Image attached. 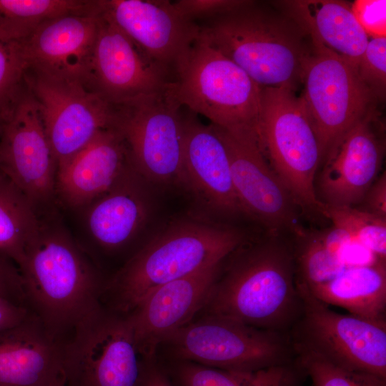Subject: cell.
I'll list each match as a JSON object with an SVG mask.
<instances>
[{"instance_id":"obj_1","label":"cell","mask_w":386,"mask_h":386,"mask_svg":"<svg viewBox=\"0 0 386 386\" xmlns=\"http://www.w3.org/2000/svg\"><path fill=\"white\" fill-rule=\"evenodd\" d=\"M287 234L268 232L232 252L202 309L204 316L288 333L300 315L302 299L294 242Z\"/></svg>"},{"instance_id":"obj_2","label":"cell","mask_w":386,"mask_h":386,"mask_svg":"<svg viewBox=\"0 0 386 386\" xmlns=\"http://www.w3.org/2000/svg\"><path fill=\"white\" fill-rule=\"evenodd\" d=\"M200 33L260 87L296 91L313 51L310 38L295 21L254 1L212 19Z\"/></svg>"},{"instance_id":"obj_3","label":"cell","mask_w":386,"mask_h":386,"mask_svg":"<svg viewBox=\"0 0 386 386\" xmlns=\"http://www.w3.org/2000/svg\"><path fill=\"white\" fill-rule=\"evenodd\" d=\"M247 241L244 232L229 225L194 219L169 224L115 277L112 290L117 309L132 312L157 287L223 262Z\"/></svg>"},{"instance_id":"obj_4","label":"cell","mask_w":386,"mask_h":386,"mask_svg":"<svg viewBox=\"0 0 386 386\" xmlns=\"http://www.w3.org/2000/svg\"><path fill=\"white\" fill-rule=\"evenodd\" d=\"M25 297L54 335L99 307V287L85 257L65 234L41 228L18 267Z\"/></svg>"},{"instance_id":"obj_5","label":"cell","mask_w":386,"mask_h":386,"mask_svg":"<svg viewBox=\"0 0 386 386\" xmlns=\"http://www.w3.org/2000/svg\"><path fill=\"white\" fill-rule=\"evenodd\" d=\"M256 133L269 166L302 214L327 218L315 177L322 154L300 96L286 87H261Z\"/></svg>"},{"instance_id":"obj_6","label":"cell","mask_w":386,"mask_h":386,"mask_svg":"<svg viewBox=\"0 0 386 386\" xmlns=\"http://www.w3.org/2000/svg\"><path fill=\"white\" fill-rule=\"evenodd\" d=\"M260 89L201 33L177 63L167 87L179 106L230 132L256 129Z\"/></svg>"},{"instance_id":"obj_7","label":"cell","mask_w":386,"mask_h":386,"mask_svg":"<svg viewBox=\"0 0 386 386\" xmlns=\"http://www.w3.org/2000/svg\"><path fill=\"white\" fill-rule=\"evenodd\" d=\"M160 345L186 362L226 370L255 371L297 362L288 333L214 316L190 322Z\"/></svg>"},{"instance_id":"obj_8","label":"cell","mask_w":386,"mask_h":386,"mask_svg":"<svg viewBox=\"0 0 386 386\" xmlns=\"http://www.w3.org/2000/svg\"><path fill=\"white\" fill-rule=\"evenodd\" d=\"M182 108L167 88L112 104V127L126 143L133 170L152 182L183 184Z\"/></svg>"},{"instance_id":"obj_9","label":"cell","mask_w":386,"mask_h":386,"mask_svg":"<svg viewBox=\"0 0 386 386\" xmlns=\"http://www.w3.org/2000/svg\"><path fill=\"white\" fill-rule=\"evenodd\" d=\"M297 287L302 309L288 332L295 354L386 379V324L338 313Z\"/></svg>"},{"instance_id":"obj_10","label":"cell","mask_w":386,"mask_h":386,"mask_svg":"<svg viewBox=\"0 0 386 386\" xmlns=\"http://www.w3.org/2000/svg\"><path fill=\"white\" fill-rule=\"evenodd\" d=\"M300 95L325 160L340 139L375 107L357 66L313 46L302 77Z\"/></svg>"},{"instance_id":"obj_11","label":"cell","mask_w":386,"mask_h":386,"mask_svg":"<svg viewBox=\"0 0 386 386\" xmlns=\"http://www.w3.org/2000/svg\"><path fill=\"white\" fill-rule=\"evenodd\" d=\"M25 79L39 105L57 167L112 126V104L82 82L29 69Z\"/></svg>"},{"instance_id":"obj_12","label":"cell","mask_w":386,"mask_h":386,"mask_svg":"<svg viewBox=\"0 0 386 386\" xmlns=\"http://www.w3.org/2000/svg\"><path fill=\"white\" fill-rule=\"evenodd\" d=\"M213 126L226 147L235 192L246 216L269 233L295 237L304 234L298 219L302 212L263 154L256 129L230 132Z\"/></svg>"},{"instance_id":"obj_13","label":"cell","mask_w":386,"mask_h":386,"mask_svg":"<svg viewBox=\"0 0 386 386\" xmlns=\"http://www.w3.org/2000/svg\"><path fill=\"white\" fill-rule=\"evenodd\" d=\"M74 329L64 350L65 370L78 372L88 386L139 385L143 355L127 318L107 316L99 307Z\"/></svg>"},{"instance_id":"obj_14","label":"cell","mask_w":386,"mask_h":386,"mask_svg":"<svg viewBox=\"0 0 386 386\" xmlns=\"http://www.w3.org/2000/svg\"><path fill=\"white\" fill-rule=\"evenodd\" d=\"M91 56L86 86L115 104L164 91L171 76L149 61L102 11Z\"/></svg>"},{"instance_id":"obj_15","label":"cell","mask_w":386,"mask_h":386,"mask_svg":"<svg viewBox=\"0 0 386 386\" xmlns=\"http://www.w3.org/2000/svg\"><path fill=\"white\" fill-rule=\"evenodd\" d=\"M57 165L39 105L28 88L0 135V172L30 202L47 199Z\"/></svg>"},{"instance_id":"obj_16","label":"cell","mask_w":386,"mask_h":386,"mask_svg":"<svg viewBox=\"0 0 386 386\" xmlns=\"http://www.w3.org/2000/svg\"><path fill=\"white\" fill-rule=\"evenodd\" d=\"M385 150L376 106L358 121L325 159L317 189L327 206L355 207L377 178Z\"/></svg>"},{"instance_id":"obj_17","label":"cell","mask_w":386,"mask_h":386,"mask_svg":"<svg viewBox=\"0 0 386 386\" xmlns=\"http://www.w3.org/2000/svg\"><path fill=\"white\" fill-rule=\"evenodd\" d=\"M102 11L153 64L172 79L174 67L200 33L167 0H99Z\"/></svg>"},{"instance_id":"obj_18","label":"cell","mask_w":386,"mask_h":386,"mask_svg":"<svg viewBox=\"0 0 386 386\" xmlns=\"http://www.w3.org/2000/svg\"><path fill=\"white\" fill-rule=\"evenodd\" d=\"M99 13L98 0H90L82 9L39 25L21 41L28 69L86 85Z\"/></svg>"},{"instance_id":"obj_19","label":"cell","mask_w":386,"mask_h":386,"mask_svg":"<svg viewBox=\"0 0 386 386\" xmlns=\"http://www.w3.org/2000/svg\"><path fill=\"white\" fill-rule=\"evenodd\" d=\"M224 261L157 287L132 311L127 320L143 356L152 358L169 335L202 310Z\"/></svg>"},{"instance_id":"obj_20","label":"cell","mask_w":386,"mask_h":386,"mask_svg":"<svg viewBox=\"0 0 386 386\" xmlns=\"http://www.w3.org/2000/svg\"><path fill=\"white\" fill-rule=\"evenodd\" d=\"M183 184L212 209L245 215L234 187L226 147L212 124L182 108Z\"/></svg>"},{"instance_id":"obj_21","label":"cell","mask_w":386,"mask_h":386,"mask_svg":"<svg viewBox=\"0 0 386 386\" xmlns=\"http://www.w3.org/2000/svg\"><path fill=\"white\" fill-rule=\"evenodd\" d=\"M132 168L126 143L111 126L57 167L55 187L66 204L81 207L109 190Z\"/></svg>"},{"instance_id":"obj_22","label":"cell","mask_w":386,"mask_h":386,"mask_svg":"<svg viewBox=\"0 0 386 386\" xmlns=\"http://www.w3.org/2000/svg\"><path fill=\"white\" fill-rule=\"evenodd\" d=\"M64 350L36 315L0 331V386H46L64 369Z\"/></svg>"},{"instance_id":"obj_23","label":"cell","mask_w":386,"mask_h":386,"mask_svg":"<svg viewBox=\"0 0 386 386\" xmlns=\"http://www.w3.org/2000/svg\"><path fill=\"white\" fill-rule=\"evenodd\" d=\"M276 4L309 36L314 47L357 66L370 38L350 4L339 0H292Z\"/></svg>"},{"instance_id":"obj_24","label":"cell","mask_w":386,"mask_h":386,"mask_svg":"<svg viewBox=\"0 0 386 386\" xmlns=\"http://www.w3.org/2000/svg\"><path fill=\"white\" fill-rule=\"evenodd\" d=\"M302 288L327 305L386 324V262L347 267L327 281Z\"/></svg>"},{"instance_id":"obj_25","label":"cell","mask_w":386,"mask_h":386,"mask_svg":"<svg viewBox=\"0 0 386 386\" xmlns=\"http://www.w3.org/2000/svg\"><path fill=\"white\" fill-rule=\"evenodd\" d=\"M127 172L95 199L87 214L91 234L104 248L115 249L127 243L147 219L144 199L134 184L124 179Z\"/></svg>"},{"instance_id":"obj_26","label":"cell","mask_w":386,"mask_h":386,"mask_svg":"<svg viewBox=\"0 0 386 386\" xmlns=\"http://www.w3.org/2000/svg\"><path fill=\"white\" fill-rule=\"evenodd\" d=\"M40 229L31 202L0 172V256L18 268Z\"/></svg>"},{"instance_id":"obj_27","label":"cell","mask_w":386,"mask_h":386,"mask_svg":"<svg viewBox=\"0 0 386 386\" xmlns=\"http://www.w3.org/2000/svg\"><path fill=\"white\" fill-rule=\"evenodd\" d=\"M300 372L297 363L234 371L185 362L179 367L177 376L182 386H296Z\"/></svg>"},{"instance_id":"obj_28","label":"cell","mask_w":386,"mask_h":386,"mask_svg":"<svg viewBox=\"0 0 386 386\" xmlns=\"http://www.w3.org/2000/svg\"><path fill=\"white\" fill-rule=\"evenodd\" d=\"M90 0H0V34L21 41L42 23L82 9Z\"/></svg>"},{"instance_id":"obj_29","label":"cell","mask_w":386,"mask_h":386,"mask_svg":"<svg viewBox=\"0 0 386 386\" xmlns=\"http://www.w3.org/2000/svg\"><path fill=\"white\" fill-rule=\"evenodd\" d=\"M295 262L297 287L324 282L347 267L345 259L324 242L321 232H306L295 237Z\"/></svg>"},{"instance_id":"obj_30","label":"cell","mask_w":386,"mask_h":386,"mask_svg":"<svg viewBox=\"0 0 386 386\" xmlns=\"http://www.w3.org/2000/svg\"><path fill=\"white\" fill-rule=\"evenodd\" d=\"M327 206V219L346 232L352 241L386 261V219L355 207Z\"/></svg>"},{"instance_id":"obj_31","label":"cell","mask_w":386,"mask_h":386,"mask_svg":"<svg viewBox=\"0 0 386 386\" xmlns=\"http://www.w3.org/2000/svg\"><path fill=\"white\" fill-rule=\"evenodd\" d=\"M28 69L21 41L0 34V118L6 121L27 90Z\"/></svg>"},{"instance_id":"obj_32","label":"cell","mask_w":386,"mask_h":386,"mask_svg":"<svg viewBox=\"0 0 386 386\" xmlns=\"http://www.w3.org/2000/svg\"><path fill=\"white\" fill-rule=\"evenodd\" d=\"M296 357L299 367L310 377L313 386H386L385 378L346 369L311 354L298 353Z\"/></svg>"},{"instance_id":"obj_33","label":"cell","mask_w":386,"mask_h":386,"mask_svg":"<svg viewBox=\"0 0 386 386\" xmlns=\"http://www.w3.org/2000/svg\"><path fill=\"white\" fill-rule=\"evenodd\" d=\"M358 75L374 99L386 96V37L370 38L357 66Z\"/></svg>"},{"instance_id":"obj_34","label":"cell","mask_w":386,"mask_h":386,"mask_svg":"<svg viewBox=\"0 0 386 386\" xmlns=\"http://www.w3.org/2000/svg\"><path fill=\"white\" fill-rule=\"evenodd\" d=\"M252 2L245 0H179L172 3L182 15L194 21L199 18H217Z\"/></svg>"},{"instance_id":"obj_35","label":"cell","mask_w":386,"mask_h":386,"mask_svg":"<svg viewBox=\"0 0 386 386\" xmlns=\"http://www.w3.org/2000/svg\"><path fill=\"white\" fill-rule=\"evenodd\" d=\"M351 9L370 39L386 36L385 0H357Z\"/></svg>"},{"instance_id":"obj_36","label":"cell","mask_w":386,"mask_h":386,"mask_svg":"<svg viewBox=\"0 0 386 386\" xmlns=\"http://www.w3.org/2000/svg\"><path fill=\"white\" fill-rule=\"evenodd\" d=\"M25 297L21 279L15 264L0 256V297L14 300Z\"/></svg>"},{"instance_id":"obj_37","label":"cell","mask_w":386,"mask_h":386,"mask_svg":"<svg viewBox=\"0 0 386 386\" xmlns=\"http://www.w3.org/2000/svg\"><path fill=\"white\" fill-rule=\"evenodd\" d=\"M362 202H363L364 206L362 209L386 219L385 171L373 182L366 192Z\"/></svg>"},{"instance_id":"obj_38","label":"cell","mask_w":386,"mask_h":386,"mask_svg":"<svg viewBox=\"0 0 386 386\" xmlns=\"http://www.w3.org/2000/svg\"><path fill=\"white\" fill-rule=\"evenodd\" d=\"M30 316L25 307L13 300L0 297V331L16 326Z\"/></svg>"},{"instance_id":"obj_39","label":"cell","mask_w":386,"mask_h":386,"mask_svg":"<svg viewBox=\"0 0 386 386\" xmlns=\"http://www.w3.org/2000/svg\"><path fill=\"white\" fill-rule=\"evenodd\" d=\"M144 386H172L166 377L157 370H152L145 380Z\"/></svg>"},{"instance_id":"obj_40","label":"cell","mask_w":386,"mask_h":386,"mask_svg":"<svg viewBox=\"0 0 386 386\" xmlns=\"http://www.w3.org/2000/svg\"><path fill=\"white\" fill-rule=\"evenodd\" d=\"M46 386H67V375L64 368Z\"/></svg>"},{"instance_id":"obj_41","label":"cell","mask_w":386,"mask_h":386,"mask_svg":"<svg viewBox=\"0 0 386 386\" xmlns=\"http://www.w3.org/2000/svg\"><path fill=\"white\" fill-rule=\"evenodd\" d=\"M4 122L0 118V135H1V131H2V127H3Z\"/></svg>"}]
</instances>
